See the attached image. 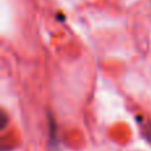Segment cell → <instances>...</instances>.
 <instances>
[{
    "label": "cell",
    "mask_w": 151,
    "mask_h": 151,
    "mask_svg": "<svg viewBox=\"0 0 151 151\" xmlns=\"http://www.w3.org/2000/svg\"><path fill=\"white\" fill-rule=\"evenodd\" d=\"M143 135H145V138L147 139V141L151 143V123H147L146 126H145V129H143Z\"/></svg>",
    "instance_id": "obj_1"
}]
</instances>
